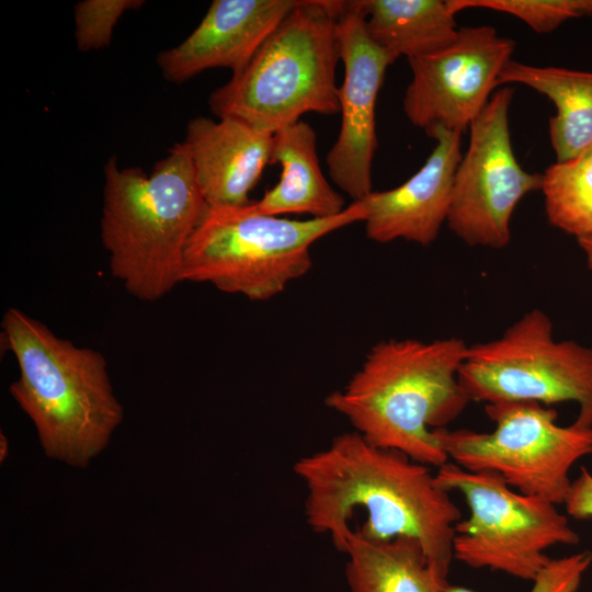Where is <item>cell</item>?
<instances>
[{
	"instance_id": "obj_14",
	"label": "cell",
	"mask_w": 592,
	"mask_h": 592,
	"mask_svg": "<svg viewBox=\"0 0 592 592\" xmlns=\"http://www.w3.org/2000/svg\"><path fill=\"white\" fill-rule=\"evenodd\" d=\"M298 1H213L184 41L157 57L163 78L182 83L212 68L238 73Z\"/></svg>"
},
{
	"instance_id": "obj_24",
	"label": "cell",
	"mask_w": 592,
	"mask_h": 592,
	"mask_svg": "<svg viewBox=\"0 0 592 592\" xmlns=\"http://www.w3.org/2000/svg\"><path fill=\"white\" fill-rule=\"evenodd\" d=\"M563 504L571 517L592 519V473L587 468L582 467L580 475L572 480Z\"/></svg>"
},
{
	"instance_id": "obj_8",
	"label": "cell",
	"mask_w": 592,
	"mask_h": 592,
	"mask_svg": "<svg viewBox=\"0 0 592 592\" xmlns=\"http://www.w3.org/2000/svg\"><path fill=\"white\" fill-rule=\"evenodd\" d=\"M491 432L435 429L440 445L454 464L468 471L500 475L516 491L563 504L569 473L592 454V426L557 423V412L534 401L485 405Z\"/></svg>"
},
{
	"instance_id": "obj_10",
	"label": "cell",
	"mask_w": 592,
	"mask_h": 592,
	"mask_svg": "<svg viewBox=\"0 0 592 592\" xmlns=\"http://www.w3.org/2000/svg\"><path fill=\"white\" fill-rule=\"evenodd\" d=\"M513 90L496 91L470 124L466 152L457 167L446 224L470 247L502 249L511 240V218L542 174L524 170L513 152L509 109Z\"/></svg>"
},
{
	"instance_id": "obj_5",
	"label": "cell",
	"mask_w": 592,
	"mask_h": 592,
	"mask_svg": "<svg viewBox=\"0 0 592 592\" xmlns=\"http://www.w3.org/2000/svg\"><path fill=\"white\" fill-rule=\"evenodd\" d=\"M342 2L299 0L249 64L212 92L210 111L272 134L306 113H338L337 20Z\"/></svg>"
},
{
	"instance_id": "obj_15",
	"label": "cell",
	"mask_w": 592,
	"mask_h": 592,
	"mask_svg": "<svg viewBox=\"0 0 592 592\" xmlns=\"http://www.w3.org/2000/svg\"><path fill=\"white\" fill-rule=\"evenodd\" d=\"M273 141L274 134L234 117L192 118L183 145L208 206L248 204L271 163Z\"/></svg>"
},
{
	"instance_id": "obj_1",
	"label": "cell",
	"mask_w": 592,
	"mask_h": 592,
	"mask_svg": "<svg viewBox=\"0 0 592 592\" xmlns=\"http://www.w3.org/2000/svg\"><path fill=\"white\" fill-rule=\"evenodd\" d=\"M293 470L306 489V523L329 536L338 551L343 554L352 530L376 540L410 537L448 582L462 513L430 466L373 445L354 431L301 456Z\"/></svg>"
},
{
	"instance_id": "obj_11",
	"label": "cell",
	"mask_w": 592,
	"mask_h": 592,
	"mask_svg": "<svg viewBox=\"0 0 592 592\" xmlns=\"http://www.w3.org/2000/svg\"><path fill=\"white\" fill-rule=\"evenodd\" d=\"M515 42L489 25L462 27L446 49L408 59L412 79L403 96L410 123L463 133L488 104Z\"/></svg>"
},
{
	"instance_id": "obj_13",
	"label": "cell",
	"mask_w": 592,
	"mask_h": 592,
	"mask_svg": "<svg viewBox=\"0 0 592 592\" xmlns=\"http://www.w3.org/2000/svg\"><path fill=\"white\" fill-rule=\"evenodd\" d=\"M426 135L435 146L423 166L401 185L372 191L360 200L365 208L366 236L378 243L398 239L429 246L446 224L457 167L462 160V133L434 127Z\"/></svg>"
},
{
	"instance_id": "obj_18",
	"label": "cell",
	"mask_w": 592,
	"mask_h": 592,
	"mask_svg": "<svg viewBox=\"0 0 592 592\" xmlns=\"http://www.w3.org/2000/svg\"><path fill=\"white\" fill-rule=\"evenodd\" d=\"M520 83L546 95L557 113L549 119V138L557 162L592 147V72L510 60L500 84Z\"/></svg>"
},
{
	"instance_id": "obj_7",
	"label": "cell",
	"mask_w": 592,
	"mask_h": 592,
	"mask_svg": "<svg viewBox=\"0 0 592 592\" xmlns=\"http://www.w3.org/2000/svg\"><path fill=\"white\" fill-rule=\"evenodd\" d=\"M435 479L467 503L468 517L455 525L453 558L470 568L533 581L550 561L549 548L580 542L556 504L515 491L498 474L468 471L448 460Z\"/></svg>"
},
{
	"instance_id": "obj_4",
	"label": "cell",
	"mask_w": 592,
	"mask_h": 592,
	"mask_svg": "<svg viewBox=\"0 0 592 592\" xmlns=\"http://www.w3.org/2000/svg\"><path fill=\"white\" fill-rule=\"evenodd\" d=\"M1 327L20 371L10 392L35 425L46 456L87 467L124 415L103 354L57 337L14 307Z\"/></svg>"
},
{
	"instance_id": "obj_2",
	"label": "cell",
	"mask_w": 592,
	"mask_h": 592,
	"mask_svg": "<svg viewBox=\"0 0 592 592\" xmlns=\"http://www.w3.org/2000/svg\"><path fill=\"white\" fill-rule=\"evenodd\" d=\"M467 348L456 337L380 341L325 402L373 445L439 468L449 459L434 430L470 402L458 380Z\"/></svg>"
},
{
	"instance_id": "obj_12",
	"label": "cell",
	"mask_w": 592,
	"mask_h": 592,
	"mask_svg": "<svg viewBox=\"0 0 592 592\" xmlns=\"http://www.w3.org/2000/svg\"><path fill=\"white\" fill-rule=\"evenodd\" d=\"M337 42L344 68L338 90L341 127L326 162L333 183L360 201L373 191L376 101L391 62L369 37L360 0L342 2Z\"/></svg>"
},
{
	"instance_id": "obj_25",
	"label": "cell",
	"mask_w": 592,
	"mask_h": 592,
	"mask_svg": "<svg viewBox=\"0 0 592 592\" xmlns=\"http://www.w3.org/2000/svg\"><path fill=\"white\" fill-rule=\"evenodd\" d=\"M577 241L584 254L589 270L592 271V234L578 238Z\"/></svg>"
},
{
	"instance_id": "obj_22",
	"label": "cell",
	"mask_w": 592,
	"mask_h": 592,
	"mask_svg": "<svg viewBox=\"0 0 592 592\" xmlns=\"http://www.w3.org/2000/svg\"><path fill=\"white\" fill-rule=\"evenodd\" d=\"M143 0H83L75 5L77 47L90 52L109 46L122 15L141 7Z\"/></svg>"
},
{
	"instance_id": "obj_16",
	"label": "cell",
	"mask_w": 592,
	"mask_h": 592,
	"mask_svg": "<svg viewBox=\"0 0 592 592\" xmlns=\"http://www.w3.org/2000/svg\"><path fill=\"white\" fill-rule=\"evenodd\" d=\"M274 162L282 167L281 178L254 202L259 212L278 217L307 214L329 218L346 208L320 169L316 133L308 123L299 121L274 133Z\"/></svg>"
},
{
	"instance_id": "obj_9",
	"label": "cell",
	"mask_w": 592,
	"mask_h": 592,
	"mask_svg": "<svg viewBox=\"0 0 592 592\" xmlns=\"http://www.w3.org/2000/svg\"><path fill=\"white\" fill-rule=\"evenodd\" d=\"M458 380L470 401L574 402V423L592 426V348L557 340L542 309L524 312L490 341L468 345Z\"/></svg>"
},
{
	"instance_id": "obj_26",
	"label": "cell",
	"mask_w": 592,
	"mask_h": 592,
	"mask_svg": "<svg viewBox=\"0 0 592 592\" xmlns=\"http://www.w3.org/2000/svg\"><path fill=\"white\" fill-rule=\"evenodd\" d=\"M1 443H0V456H1V462H3V459H5L7 455H8V440L7 437L1 434V439H0Z\"/></svg>"
},
{
	"instance_id": "obj_20",
	"label": "cell",
	"mask_w": 592,
	"mask_h": 592,
	"mask_svg": "<svg viewBox=\"0 0 592 592\" xmlns=\"http://www.w3.org/2000/svg\"><path fill=\"white\" fill-rule=\"evenodd\" d=\"M540 191L549 224L577 239L592 234V147L574 159L555 162L542 174Z\"/></svg>"
},
{
	"instance_id": "obj_23",
	"label": "cell",
	"mask_w": 592,
	"mask_h": 592,
	"mask_svg": "<svg viewBox=\"0 0 592 592\" xmlns=\"http://www.w3.org/2000/svg\"><path fill=\"white\" fill-rule=\"evenodd\" d=\"M591 565L592 553L589 550L550 559L532 581L530 592H577ZM447 592L475 591L449 584Z\"/></svg>"
},
{
	"instance_id": "obj_17",
	"label": "cell",
	"mask_w": 592,
	"mask_h": 592,
	"mask_svg": "<svg viewBox=\"0 0 592 592\" xmlns=\"http://www.w3.org/2000/svg\"><path fill=\"white\" fill-rule=\"evenodd\" d=\"M372 41L392 64L437 54L458 35L449 0H360Z\"/></svg>"
},
{
	"instance_id": "obj_19",
	"label": "cell",
	"mask_w": 592,
	"mask_h": 592,
	"mask_svg": "<svg viewBox=\"0 0 592 592\" xmlns=\"http://www.w3.org/2000/svg\"><path fill=\"white\" fill-rule=\"evenodd\" d=\"M343 554L350 592H447L413 538L376 540L352 530Z\"/></svg>"
},
{
	"instance_id": "obj_21",
	"label": "cell",
	"mask_w": 592,
	"mask_h": 592,
	"mask_svg": "<svg viewBox=\"0 0 592 592\" xmlns=\"http://www.w3.org/2000/svg\"><path fill=\"white\" fill-rule=\"evenodd\" d=\"M457 14L466 9H488L513 15L537 33H549L571 19L592 16V0H449Z\"/></svg>"
},
{
	"instance_id": "obj_3",
	"label": "cell",
	"mask_w": 592,
	"mask_h": 592,
	"mask_svg": "<svg viewBox=\"0 0 592 592\" xmlns=\"http://www.w3.org/2000/svg\"><path fill=\"white\" fill-rule=\"evenodd\" d=\"M207 208L183 143L150 173L110 158L100 235L112 275L139 300L166 296L182 282L189 241Z\"/></svg>"
},
{
	"instance_id": "obj_6",
	"label": "cell",
	"mask_w": 592,
	"mask_h": 592,
	"mask_svg": "<svg viewBox=\"0 0 592 592\" xmlns=\"http://www.w3.org/2000/svg\"><path fill=\"white\" fill-rule=\"evenodd\" d=\"M365 217L360 201L337 216L305 220L263 214L254 202L208 206L189 241L182 282L209 283L255 301L271 299L308 273L317 240Z\"/></svg>"
}]
</instances>
